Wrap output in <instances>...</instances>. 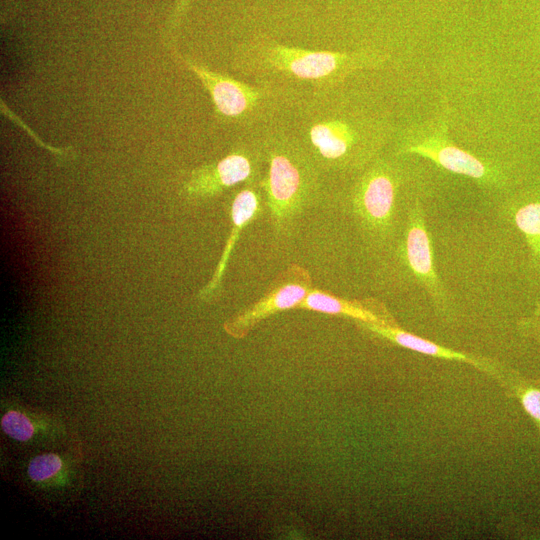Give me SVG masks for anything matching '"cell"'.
Instances as JSON below:
<instances>
[{
	"label": "cell",
	"mask_w": 540,
	"mask_h": 540,
	"mask_svg": "<svg viewBox=\"0 0 540 540\" xmlns=\"http://www.w3.org/2000/svg\"><path fill=\"white\" fill-rule=\"evenodd\" d=\"M293 113L291 127L322 174H359L394 133L390 116L341 87L306 96Z\"/></svg>",
	"instance_id": "cell-1"
},
{
	"label": "cell",
	"mask_w": 540,
	"mask_h": 540,
	"mask_svg": "<svg viewBox=\"0 0 540 540\" xmlns=\"http://www.w3.org/2000/svg\"><path fill=\"white\" fill-rule=\"evenodd\" d=\"M388 59L386 52L371 47L311 50L258 35L237 44L231 65L255 83L289 87L308 96L339 88L360 71L382 68Z\"/></svg>",
	"instance_id": "cell-2"
},
{
	"label": "cell",
	"mask_w": 540,
	"mask_h": 540,
	"mask_svg": "<svg viewBox=\"0 0 540 540\" xmlns=\"http://www.w3.org/2000/svg\"><path fill=\"white\" fill-rule=\"evenodd\" d=\"M253 135L267 167L259 179L264 204L277 237L286 236L317 199L323 174L291 126L277 121Z\"/></svg>",
	"instance_id": "cell-3"
},
{
	"label": "cell",
	"mask_w": 540,
	"mask_h": 540,
	"mask_svg": "<svg viewBox=\"0 0 540 540\" xmlns=\"http://www.w3.org/2000/svg\"><path fill=\"white\" fill-rule=\"evenodd\" d=\"M175 59L201 83L223 121L256 132L293 112L306 94L300 90L265 83L250 84L214 71L205 64L173 50Z\"/></svg>",
	"instance_id": "cell-4"
},
{
	"label": "cell",
	"mask_w": 540,
	"mask_h": 540,
	"mask_svg": "<svg viewBox=\"0 0 540 540\" xmlns=\"http://www.w3.org/2000/svg\"><path fill=\"white\" fill-rule=\"evenodd\" d=\"M400 186L399 168L382 156L359 173L352 189V210L370 238L381 242L391 236Z\"/></svg>",
	"instance_id": "cell-5"
},
{
	"label": "cell",
	"mask_w": 540,
	"mask_h": 540,
	"mask_svg": "<svg viewBox=\"0 0 540 540\" xmlns=\"http://www.w3.org/2000/svg\"><path fill=\"white\" fill-rule=\"evenodd\" d=\"M396 153L417 154L455 174L482 182L495 180L493 170L475 155L458 147L449 136V109H443L422 124L412 125L396 142Z\"/></svg>",
	"instance_id": "cell-6"
},
{
	"label": "cell",
	"mask_w": 540,
	"mask_h": 540,
	"mask_svg": "<svg viewBox=\"0 0 540 540\" xmlns=\"http://www.w3.org/2000/svg\"><path fill=\"white\" fill-rule=\"evenodd\" d=\"M262 164V152L253 135L217 162L192 170L183 189L190 198L212 197L240 183L260 179Z\"/></svg>",
	"instance_id": "cell-7"
},
{
	"label": "cell",
	"mask_w": 540,
	"mask_h": 540,
	"mask_svg": "<svg viewBox=\"0 0 540 540\" xmlns=\"http://www.w3.org/2000/svg\"><path fill=\"white\" fill-rule=\"evenodd\" d=\"M313 289L309 272L290 265L274 280L270 289L256 302L228 318L224 331L235 339L245 338L261 321L289 309H297Z\"/></svg>",
	"instance_id": "cell-8"
},
{
	"label": "cell",
	"mask_w": 540,
	"mask_h": 540,
	"mask_svg": "<svg viewBox=\"0 0 540 540\" xmlns=\"http://www.w3.org/2000/svg\"><path fill=\"white\" fill-rule=\"evenodd\" d=\"M404 235V254L408 268L435 305L446 309L448 298L435 269L431 239L419 201L409 209Z\"/></svg>",
	"instance_id": "cell-9"
},
{
	"label": "cell",
	"mask_w": 540,
	"mask_h": 540,
	"mask_svg": "<svg viewBox=\"0 0 540 540\" xmlns=\"http://www.w3.org/2000/svg\"><path fill=\"white\" fill-rule=\"evenodd\" d=\"M357 325L406 349L437 358L467 363L495 378L497 381L500 380L504 370V366L495 360L443 347L430 340L407 332L399 325L383 326L363 322H357Z\"/></svg>",
	"instance_id": "cell-10"
},
{
	"label": "cell",
	"mask_w": 540,
	"mask_h": 540,
	"mask_svg": "<svg viewBox=\"0 0 540 540\" xmlns=\"http://www.w3.org/2000/svg\"><path fill=\"white\" fill-rule=\"evenodd\" d=\"M297 309L352 318L356 322L383 326L398 325L387 307L374 298L349 300L312 289Z\"/></svg>",
	"instance_id": "cell-11"
},
{
	"label": "cell",
	"mask_w": 540,
	"mask_h": 540,
	"mask_svg": "<svg viewBox=\"0 0 540 540\" xmlns=\"http://www.w3.org/2000/svg\"><path fill=\"white\" fill-rule=\"evenodd\" d=\"M262 198L259 179L245 183L244 187L235 193L230 208L232 229L213 278L201 292L203 298L211 296L220 286L230 255L242 230L263 211Z\"/></svg>",
	"instance_id": "cell-12"
},
{
	"label": "cell",
	"mask_w": 540,
	"mask_h": 540,
	"mask_svg": "<svg viewBox=\"0 0 540 540\" xmlns=\"http://www.w3.org/2000/svg\"><path fill=\"white\" fill-rule=\"evenodd\" d=\"M498 382L520 401L523 409L540 430V383L526 379L508 368H504Z\"/></svg>",
	"instance_id": "cell-13"
},
{
	"label": "cell",
	"mask_w": 540,
	"mask_h": 540,
	"mask_svg": "<svg viewBox=\"0 0 540 540\" xmlns=\"http://www.w3.org/2000/svg\"><path fill=\"white\" fill-rule=\"evenodd\" d=\"M514 223L524 235L536 262H540V198L522 202L514 211Z\"/></svg>",
	"instance_id": "cell-14"
},
{
	"label": "cell",
	"mask_w": 540,
	"mask_h": 540,
	"mask_svg": "<svg viewBox=\"0 0 540 540\" xmlns=\"http://www.w3.org/2000/svg\"><path fill=\"white\" fill-rule=\"evenodd\" d=\"M1 428L10 438L20 442L30 440L35 433V427L30 418L16 410H10L2 416Z\"/></svg>",
	"instance_id": "cell-15"
},
{
	"label": "cell",
	"mask_w": 540,
	"mask_h": 540,
	"mask_svg": "<svg viewBox=\"0 0 540 540\" xmlns=\"http://www.w3.org/2000/svg\"><path fill=\"white\" fill-rule=\"evenodd\" d=\"M61 457L54 453L35 456L28 465V476L34 482H45L54 478L62 469Z\"/></svg>",
	"instance_id": "cell-16"
},
{
	"label": "cell",
	"mask_w": 540,
	"mask_h": 540,
	"mask_svg": "<svg viewBox=\"0 0 540 540\" xmlns=\"http://www.w3.org/2000/svg\"><path fill=\"white\" fill-rule=\"evenodd\" d=\"M519 327L523 334L529 336L540 345V301L530 315L521 319Z\"/></svg>",
	"instance_id": "cell-17"
},
{
	"label": "cell",
	"mask_w": 540,
	"mask_h": 540,
	"mask_svg": "<svg viewBox=\"0 0 540 540\" xmlns=\"http://www.w3.org/2000/svg\"><path fill=\"white\" fill-rule=\"evenodd\" d=\"M188 2H189V0H179L176 11H175V13L173 15V18L171 20V25H170V28H169L170 33H172L178 27V25L180 24L181 16H182V14L184 12V9L186 8Z\"/></svg>",
	"instance_id": "cell-18"
}]
</instances>
